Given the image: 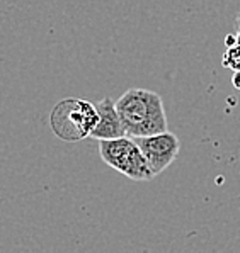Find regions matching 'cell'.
<instances>
[{"mask_svg": "<svg viewBox=\"0 0 240 253\" xmlns=\"http://www.w3.org/2000/svg\"><path fill=\"white\" fill-rule=\"evenodd\" d=\"M235 33H240V12L235 17Z\"/></svg>", "mask_w": 240, "mask_h": 253, "instance_id": "ba28073f", "label": "cell"}, {"mask_svg": "<svg viewBox=\"0 0 240 253\" xmlns=\"http://www.w3.org/2000/svg\"><path fill=\"white\" fill-rule=\"evenodd\" d=\"M135 141L140 146L153 177L160 175L169 165H172L181 150L179 138L174 133H170L169 129L155 134L140 136V138H135Z\"/></svg>", "mask_w": 240, "mask_h": 253, "instance_id": "277c9868", "label": "cell"}, {"mask_svg": "<svg viewBox=\"0 0 240 253\" xmlns=\"http://www.w3.org/2000/svg\"><path fill=\"white\" fill-rule=\"evenodd\" d=\"M235 34H237V41L240 42V33H235Z\"/></svg>", "mask_w": 240, "mask_h": 253, "instance_id": "9c48e42d", "label": "cell"}, {"mask_svg": "<svg viewBox=\"0 0 240 253\" xmlns=\"http://www.w3.org/2000/svg\"><path fill=\"white\" fill-rule=\"evenodd\" d=\"M232 84H234V87L237 88V90H240V70L234 73V77H232Z\"/></svg>", "mask_w": 240, "mask_h": 253, "instance_id": "52a82bcc", "label": "cell"}, {"mask_svg": "<svg viewBox=\"0 0 240 253\" xmlns=\"http://www.w3.org/2000/svg\"><path fill=\"white\" fill-rule=\"evenodd\" d=\"M97 109V124H96L94 131L91 133V138L94 139H114L126 136L123 123L119 119L118 109H116V102L111 97H104L102 100H99L96 104Z\"/></svg>", "mask_w": 240, "mask_h": 253, "instance_id": "5b68a950", "label": "cell"}, {"mask_svg": "<svg viewBox=\"0 0 240 253\" xmlns=\"http://www.w3.org/2000/svg\"><path fill=\"white\" fill-rule=\"evenodd\" d=\"M222 63L225 68H230V70H234V72H239L240 70V42L239 41H235L234 44L227 46Z\"/></svg>", "mask_w": 240, "mask_h": 253, "instance_id": "8992f818", "label": "cell"}, {"mask_svg": "<svg viewBox=\"0 0 240 253\" xmlns=\"http://www.w3.org/2000/svg\"><path fill=\"white\" fill-rule=\"evenodd\" d=\"M96 104L84 99H63L53 107L49 126L60 139L68 143L80 141L91 136L97 124Z\"/></svg>", "mask_w": 240, "mask_h": 253, "instance_id": "7a4b0ae2", "label": "cell"}, {"mask_svg": "<svg viewBox=\"0 0 240 253\" xmlns=\"http://www.w3.org/2000/svg\"><path fill=\"white\" fill-rule=\"evenodd\" d=\"M126 136L140 138L169 129L162 97L146 88H130L116 100Z\"/></svg>", "mask_w": 240, "mask_h": 253, "instance_id": "6da1fadb", "label": "cell"}, {"mask_svg": "<svg viewBox=\"0 0 240 253\" xmlns=\"http://www.w3.org/2000/svg\"><path fill=\"white\" fill-rule=\"evenodd\" d=\"M99 155L102 162L107 163L111 169H114L116 172L123 173L125 177L135 182H146L153 177L140 146L137 145L135 138H131V136L100 139Z\"/></svg>", "mask_w": 240, "mask_h": 253, "instance_id": "3957f363", "label": "cell"}]
</instances>
